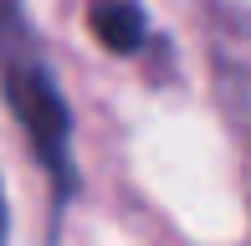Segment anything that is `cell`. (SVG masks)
Returning a JSON list of instances; mask_svg holds the SVG:
<instances>
[{
	"instance_id": "6da1fadb",
	"label": "cell",
	"mask_w": 251,
	"mask_h": 246,
	"mask_svg": "<svg viewBox=\"0 0 251 246\" xmlns=\"http://www.w3.org/2000/svg\"><path fill=\"white\" fill-rule=\"evenodd\" d=\"M0 98H5L10 118L26 133L31 154H36L41 174L51 185L56 221H62V210L82 190L77 154H72V103H67L56 67L21 0H0Z\"/></svg>"
},
{
	"instance_id": "277c9868",
	"label": "cell",
	"mask_w": 251,
	"mask_h": 246,
	"mask_svg": "<svg viewBox=\"0 0 251 246\" xmlns=\"http://www.w3.org/2000/svg\"><path fill=\"white\" fill-rule=\"evenodd\" d=\"M10 241V210H5V190H0V246Z\"/></svg>"
},
{
	"instance_id": "7a4b0ae2",
	"label": "cell",
	"mask_w": 251,
	"mask_h": 246,
	"mask_svg": "<svg viewBox=\"0 0 251 246\" xmlns=\"http://www.w3.org/2000/svg\"><path fill=\"white\" fill-rule=\"evenodd\" d=\"M210 72L226 123L251 149V10L231 0H215L210 10Z\"/></svg>"
},
{
	"instance_id": "3957f363",
	"label": "cell",
	"mask_w": 251,
	"mask_h": 246,
	"mask_svg": "<svg viewBox=\"0 0 251 246\" xmlns=\"http://www.w3.org/2000/svg\"><path fill=\"white\" fill-rule=\"evenodd\" d=\"M87 26L113 57H139L154 41L144 0H87Z\"/></svg>"
}]
</instances>
